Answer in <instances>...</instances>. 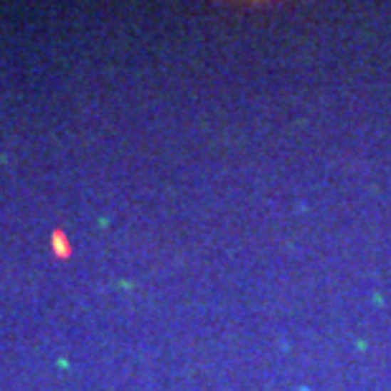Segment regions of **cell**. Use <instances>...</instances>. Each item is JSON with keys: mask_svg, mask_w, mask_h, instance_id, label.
<instances>
[{"mask_svg": "<svg viewBox=\"0 0 391 391\" xmlns=\"http://www.w3.org/2000/svg\"><path fill=\"white\" fill-rule=\"evenodd\" d=\"M51 241H53V251H56V257H69L71 249H69V241H66L64 231H53Z\"/></svg>", "mask_w": 391, "mask_h": 391, "instance_id": "obj_1", "label": "cell"}]
</instances>
